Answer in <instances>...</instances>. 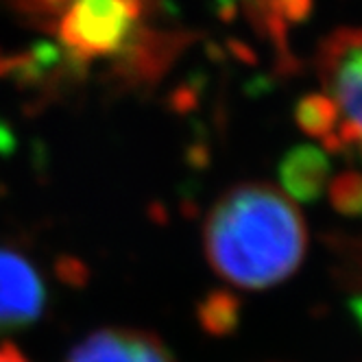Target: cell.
Wrapping results in <instances>:
<instances>
[{"label":"cell","mask_w":362,"mask_h":362,"mask_svg":"<svg viewBox=\"0 0 362 362\" xmlns=\"http://www.w3.org/2000/svg\"><path fill=\"white\" fill-rule=\"evenodd\" d=\"M212 269L240 288H269L291 277L305 253L295 205L267 184H243L218 199L205 223Z\"/></svg>","instance_id":"obj_1"},{"label":"cell","mask_w":362,"mask_h":362,"mask_svg":"<svg viewBox=\"0 0 362 362\" xmlns=\"http://www.w3.org/2000/svg\"><path fill=\"white\" fill-rule=\"evenodd\" d=\"M319 79L323 94L301 107V122L362 162V31L345 29L325 40Z\"/></svg>","instance_id":"obj_2"},{"label":"cell","mask_w":362,"mask_h":362,"mask_svg":"<svg viewBox=\"0 0 362 362\" xmlns=\"http://www.w3.org/2000/svg\"><path fill=\"white\" fill-rule=\"evenodd\" d=\"M140 0H64L57 37L83 59L110 57L134 37Z\"/></svg>","instance_id":"obj_3"},{"label":"cell","mask_w":362,"mask_h":362,"mask_svg":"<svg viewBox=\"0 0 362 362\" xmlns=\"http://www.w3.org/2000/svg\"><path fill=\"white\" fill-rule=\"evenodd\" d=\"M46 305V286L37 269L13 249L0 247V332L27 327Z\"/></svg>","instance_id":"obj_4"},{"label":"cell","mask_w":362,"mask_h":362,"mask_svg":"<svg viewBox=\"0 0 362 362\" xmlns=\"http://www.w3.org/2000/svg\"><path fill=\"white\" fill-rule=\"evenodd\" d=\"M66 362H177L155 334L107 327L90 334L76 345Z\"/></svg>","instance_id":"obj_5"},{"label":"cell","mask_w":362,"mask_h":362,"mask_svg":"<svg viewBox=\"0 0 362 362\" xmlns=\"http://www.w3.org/2000/svg\"><path fill=\"white\" fill-rule=\"evenodd\" d=\"M281 179L295 197L310 199L319 192L321 179L325 175V162L315 148H297L291 158H286L281 168Z\"/></svg>","instance_id":"obj_6"},{"label":"cell","mask_w":362,"mask_h":362,"mask_svg":"<svg viewBox=\"0 0 362 362\" xmlns=\"http://www.w3.org/2000/svg\"><path fill=\"white\" fill-rule=\"evenodd\" d=\"M0 362H29V360L16 345L0 343Z\"/></svg>","instance_id":"obj_7"}]
</instances>
